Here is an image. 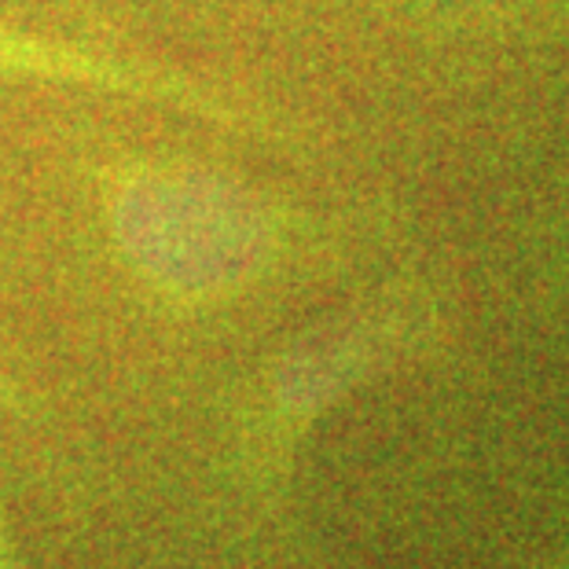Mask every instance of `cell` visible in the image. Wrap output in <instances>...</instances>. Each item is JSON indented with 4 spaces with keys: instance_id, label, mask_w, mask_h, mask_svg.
Segmentation results:
<instances>
[{
    "instance_id": "3957f363",
    "label": "cell",
    "mask_w": 569,
    "mask_h": 569,
    "mask_svg": "<svg viewBox=\"0 0 569 569\" xmlns=\"http://www.w3.org/2000/svg\"><path fill=\"white\" fill-rule=\"evenodd\" d=\"M559 569H569V559H566V562H562V566H559Z\"/></svg>"
},
{
    "instance_id": "6da1fadb",
    "label": "cell",
    "mask_w": 569,
    "mask_h": 569,
    "mask_svg": "<svg viewBox=\"0 0 569 569\" xmlns=\"http://www.w3.org/2000/svg\"><path fill=\"white\" fill-rule=\"evenodd\" d=\"M430 4H448L463 16H489V19H529L555 11V16H569V0H430Z\"/></svg>"
},
{
    "instance_id": "7a4b0ae2",
    "label": "cell",
    "mask_w": 569,
    "mask_h": 569,
    "mask_svg": "<svg viewBox=\"0 0 569 569\" xmlns=\"http://www.w3.org/2000/svg\"><path fill=\"white\" fill-rule=\"evenodd\" d=\"M0 569H27V566L19 562L16 543H11L8 529H4V518H0Z\"/></svg>"
}]
</instances>
